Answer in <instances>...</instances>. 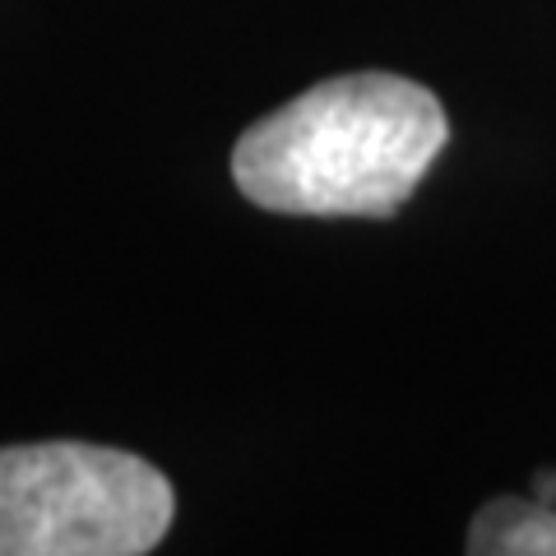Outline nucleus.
<instances>
[{"label": "nucleus", "mask_w": 556, "mask_h": 556, "mask_svg": "<svg viewBox=\"0 0 556 556\" xmlns=\"http://www.w3.org/2000/svg\"><path fill=\"white\" fill-rule=\"evenodd\" d=\"M450 139L437 93L399 75H339L237 139L232 181L269 214L390 218Z\"/></svg>", "instance_id": "nucleus-1"}, {"label": "nucleus", "mask_w": 556, "mask_h": 556, "mask_svg": "<svg viewBox=\"0 0 556 556\" xmlns=\"http://www.w3.org/2000/svg\"><path fill=\"white\" fill-rule=\"evenodd\" d=\"M177 515L172 482L112 445L0 450V556H139Z\"/></svg>", "instance_id": "nucleus-2"}, {"label": "nucleus", "mask_w": 556, "mask_h": 556, "mask_svg": "<svg viewBox=\"0 0 556 556\" xmlns=\"http://www.w3.org/2000/svg\"><path fill=\"white\" fill-rule=\"evenodd\" d=\"M473 556H556V506L538 496H496L468 525Z\"/></svg>", "instance_id": "nucleus-3"}, {"label": "nucleus", "mask_w": 556, "mask_h": 556, "mask_svg": "<svg viewBox=\"0 0 556 556\" xmlns=\"http://www.w3.org/2000/svg\"><path fill=\"white\" fill-rule=\"evenodd\" d=\"M533 496L547 501V506H556V468H538L533 473Z\"/></svg>", "instance_id": "nucleus-4"}]
</instances>
